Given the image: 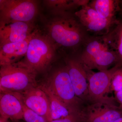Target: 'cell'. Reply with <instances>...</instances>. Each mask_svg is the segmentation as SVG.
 <instances>
[{
    "instance_id": "cell-1",
    "label": "cell",
    "mask_w": 122,
    "mask_h": 122,
    "mask_svg": "<svg viewBox=\"0 0 122 122\" xmlns=\"http://www.w3.org/2000/svg\"><path fill=\"white\" fill-rule=\"evenodd\" d=\"M48 25L50 38L55 44L73 53L80 51L90 35L72 11L55 14Z\"/></svg>"
},
{
    "instance_id": "cell-2",
    "label": "cell",
    "mask_w": 122,
    "mask_h": 122,
    "mask_svg": "<svg viewBox=\"0 0 122 122\" xmlns=\"http://www.w3.org/2000/svg\"><path fill=\"white\" fill-rule=\"evenodd\" d=\"M37 72L24 61L1 66L0 90L22 93L36 86Z\"/></svg>"
},
{
    "instance_id": "cell-3",
    "label": "cell",
    "mask_w": 122,
    "mask_h": 122,
    "mask_svg": "<svg viewBox=\"0 0 122 122\" xmlns=\"http://www.w3.org/2000/svg\"><path fill=\"white\" fill-rule=\"evenodd\" d=\"M45 86L75 115H78L86 105L76 96L66 65L55 71Z\"/></svg>"
},
{
    "instance_id": "cell-4",
    "label": "cell",
    "mask_w": 122,
    "mask_h": 122,
    "mask_svg": "<svg viewBox=\"0 0 122 122\" xmlns=\"http://www.w3.org/2000/svg\"><path fill=\"white\" fill-rule=\"evenodd\" d=\"M85 67L89 83L90 103L101 102L118 107L115 97L110 95L112 92L111 85L113 75L120 66L116 65L109 69L97 72Z\"/></svg>"
},
{
    "instance_id": "cell-5",
    "label": "cell",
    "mask_w": 122,
    "mask_h": 122,
    "mask_svg": "<svg viewBox=\"0 0 122 122\" xmlns=\"http://www.w3.org/2000/svg\"><path fill=\"white\" fill-rule=\"evenodd\" d=\"M56 45L49 37L38 31L30 39L25 62L36 72L45 69L54 58Z\"/></svg>"
},
{
    "instance_id": "cell-6",
    "label": "cell",
    "mask_w": 122,
    "mask_h": 122,
    "mask_svg": "<svg viewBox=\"0 0 122 122\" xmlns=\"http://www.w3.org/2000/svg\"><path fill=\"white\" fill-rule=\"evenodd\" d=\"M36 2L31 0H0V21L30 23L37 12Z\"/></svg>"
},
{
    "instance_id": "cell-7",
    "label": "cell",
    "mask_w": 122,
    "mask_h": 122,
    "mask_svg": "<svg viewBox=\"0 0 122 122\" xmlns=\"http://www.w3.org/2000/svg\"><path fill=\"white\" fill-rule=\"evenodd\" d=\"M65 61L76 96L86 104H89L87 73L78 53L73 56L66 58Z\"/></svg>"
},
{
    "instance_id": "cell-8",
    "label": "cell",
    "mask_w": 122,
    "mask_h": 122,
    "mask_svg": "<svg viewBox=\"0 0 122 122\" xmlns=\"http://www.w3.org/2000/svg\"><path fill=\"white\" fill-rule=\"evenodd\" d=\"M75 14L89 33H92L94 36L107 35L120 21L115 22L103 18L88 5L81 7Z\"/></svg>"
},
{
    "instance_id": "cell-9",
    "label": "cell",
    "mask_w": 122,
    "mask_h": 122,
    "mask_svg": "<svg viewBox=\"0 0 122 122\" xmlns=\"http://www.w3.org/2000/svg\"><path fill=\"white\" fill-rule=\"evenodd\" d=\"M79 122H112L122 117V110L101 102L86 104L78 115Z\"/></svg>"
},
{
    "instance_id": "cell-10",
    "label": "cell",
    "mask_w": 122,
    "mask_h": 122,
    "mask_svg": "<svg viewBox=\"0 0 122 122\" xmlns=\"http://www.w3.org/2000/svg\"><path fill=\"white\" fill-rule=\"evenodd\" d=\"M20 93L27 107L44 117L48 122L53 121L49 98L41 86L32 87Z\"/></svg>"
},
{
    "instance_id": "cell-11",
    "label": "cell",
    "mask_w": 122,
    "mask_h": 122,
    "mask_svg": "<svg viewBox=\"0 0 122 122\" xmlns=\"http://www.w3.org/2000/svg\"><path fill=\"white\" fill-rule=\"evenodd\" d=\"M23 101L21 94L1 92L0 94V122H8L9 119H23Z\"/></svg>"
},
{
    "instance_id": "cell-12",
    "label": "cell",
    "mask_w": 122,
    "mask_h": 122,
    "mask_svg": "<svg viewBox=\"0 0 122 122\" xmlns=\"http://www.w3.org/2000/svg\"><path fill=\"white\" fill-rule=\"evenodd\" d=\"M34 31L28 22L0 21V45L24 41Z\"/></svg>"
},
{
    "instance_id": "cell-13",
    "label": "cell",
    "mask_w": 122,
    "mask_h": 122,
    "mask_svg": "<svg viewBox=\"0 0 122 122\" xmlns=\"http://www.w3.org/2000/svg\"><path fill=\"white\" fill-rule=\"evenodd\" d=\"M37 31L34 30L28 38L22 41L0 45V66L16 62L25 56L30 39Z\"/></svg>"
},
{
    "instance_id": "cell-14",
    "label": "cell",
    "mask_w": 122,
    "mask_h": 122,
    "mask_svg": "<svg viewBox=\"0 0 122 122\" xmlns=\"http://www.w3.org/2000/svg\"><path fill=\"white\" fill-rule=\"evenodd\" d=\"M107 35H90L78 53L80 59L83 64L86 63L103 51L112 49L109 45Z\"/></svg>"
},
{
    "instance_id": "cell-15",
    "label": "cell",
    "mask_w": 122,
    "mask_h": 122,
    "mask_svg": "<svg viewBox=\"0 0 122 122\" xmlns=\"http://www.w3.org/2000/svg\"><path fill=\"white\" fill-rule=\"evenodd\" d=\"M120 1L115 0H92L88 5L94 10L102 17L109 20L119 22L116 14L120 11Z\"/></svg>"
},
{
    "instance_id": "cell-16",
    "label": "cell",
    "mask_w": 122,
    "mask_h": 122,
    "mask_svg": "<svg viewBox=\"0 0 122 122\" xmlns=\"http://www.w3.org/2000/svg\"><path fill=\"white\" fill-rule=\"evenodd\" d=\"M41 87L45 92L49 98L53 120L63 118L72 115H74L65 104L54 95L45 86Z\"/></svg>"
},
{
    "instance_id": "cell-17",
    "label": "cell",
    "mask_w": 122,
    "mask_h": 122,
    "mask_svg": "<svg viewBox=\"0 0 122 122\" xmlns=\"http://www.w3.org/2000/svg\"><path fill=\"white\" fill-rule=\"evenodd\" d=\"M107 35L109 45L118 58V62L116 65L122 67V20Z\"/></svg>"
},
{
    "instance_id": "cell-18",
    "label": "cell",
    "mask_w": 122,
    "mask_h": 122,
    "mask_svg": "<svg viewBox=\"0 0 122 122\" xmlns=\"http://www.w3.org/2000/svg\"><path fill=\"white\" fill-rule=\"evenodd\" d=\"M46 5L53 11L55 14L66 11H72L79 8L75 0H48L44 1Z\"/></svg>"
},
{
    "instance_id": "cell-19",
    "label": "cell",
    "mask_w": 122,
    "mask_h": 122,
    "mask_svg": "<svg viewBox=\"0 0 122 122\" xmlns=\"http://www.w3.org/2000/svg\"><path fill=\"white\" fill-rule=\"evenodd\" d=\"M23 119L26 122H48L43 116L39 115L24 104H22Z\"/></svg>"
},
{
    "instance_id": "cell-20",
    "label": "cell",
    "mask_w": 122,
    "mask_h": 122,
    "mask_svg": "<svg viewBox=\"0 0 122 122\" xmlns=\"http://www.w3.org/2000/svg\"><path fill=\"white\" fill-rule=\"evenodd\" d=\"M111 88L114 92L122 90V67H119L113 75Z\"/></svg>"
},
{
    "instance_id": "cell-21",
    "label": "cell",
    "mask_w": 122,
    "mask_h": 122,
    "mask_svg": "<svg viewBox=\"0 0 122 122\" xmlns=\"http://www.w3.org/2000/svg\"><path fill=\"white\" fill-rule=\"evenodd\" d=\"M51 122H79L78 116L72 115L63 118L53 120Z\"/></svg>"
},
{
    "instance_id": "cell-22",
    "label": "cell",
    "mask_w": 122,
    "mask_h": 122,
    "mask_svg": "<svg viewBox=\"0 0 122 122\" xmlns=\"http://www.w3.org/2000/svg\"><path fill=\"white\" fill-rule=\"evenodd\" d=\"M114 93L116 101L119 104V108L122 110V90L115 92Z\"/></svg>"
},
{
    "instance_id": "cell-23",
    "label": "cell",
    "mask_w": 122,
    "mask_h": 122,
    "mask_svg": "<svg viewBox=\"0 0 122 122\" xmlns=\"http://www.w3.org/2000/svg\"><path fill=\"white\" fill-rule=\"evenodd\" d=\"M112 122H122V117L116 119Z\"/></svg>"
},
{
    "instance_id": "cell-24",
    "label": "cell",
    "mask_w": 122,
    "mask_h": 122,
    "mask_svg": "<svg viewBox=\"0 0 122 122\" xmlns=\"http://www.w3.org/2000/svg\"><path fill=\"white\" fill-rule=\"evenodd\" d=\"M120 4H121V8H120V11L121 14L122 15V0L120 1Z\"/></svg>"
},
{
    "instance_id": "cell-25",
    "label": "cell",
    "mask_w": 122,
    "mask_h": 122,
    "mask_svg": "<svg viewBox=\"0 0 122 122\" xmlns=\"http://www.w3.org/2000/svg\"></svg>"
},
{
    "instance_id": "cell-26",
    "label": "cell",
    "mask_w": 122,
    "mask_h": 122,
    "mask_svg": "<svg viewBox=\"0 0 122 122\" xmlns=\"http://www.w3.org/2000/svg\"></svg>"
}]
</instances>
